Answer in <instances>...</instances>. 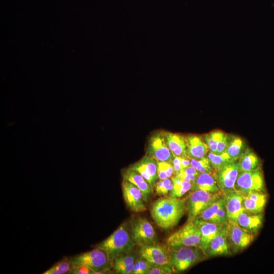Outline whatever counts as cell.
<instances>
[{"label":"cell","instance_id":"cell-18","mask_svg":"<svg viewBox=\"0 0 274 274\" xmlns=\"http://www.w3.org/2000/svg\"><path fill=\"white\" fill-rule=\"evenodd\" d=\"M194 222L198 226L201 234L200 248L204 251L208 244L226 224H218L199 219H195Z\"/></svg>","mask_w":274,"mask_h":274},{"label":"cell","instance_id":"cell-8","mask_svg":"<svg viewBox=\"0 0 274 274\" xmlns=\"http://www.w3.org/2000/svg\"><path fill=\"white\" fill-rule=\"evenodd\" d=\"M226 235L231 254L239 253L246 249L253 241L255 236L236 222L229 221L227 224Z\"/></svg>","mask_w":274,"mask_h":274},{"label":"cell","instance_id":"cell-34","mask_svg":"<svg viewBox=\"0 0 274 274\" xmlns=\"http://www.w3.org/2000/svg\"><path fill=\"white\" fill-rule=\"evenodd\" d=\"M198 174L199 173L195 168L189 166L175 173V176L181 180L192 183Z\"/></svg>","mask_w":274,"mask_h":274},{"label":"cell","instance_id":"cell-1","mask_svg":"<svg viewBox=\"0 0 274 274\" xmlns=\"http://www.w3.org/2000/svg\"><path fill=\"white\" fill-rule=\"evenodd\" d=\"M186 199L170 196L158 198L151 207L152 218L160 228L164 230L173 228L186 211Z\"/></svg>","mask_w":274,"mask_h":274},{"label":"cell","instance_id":"cell-27","mask_svg":"<svg viewBox=\"0 0 274 274\" xmlns=\"http://www.w3.org/2000/svg\"><path fill=\"white\" fill-rule=\"evenodd\" d=\"M173 187L169 192V196L173 198H181L191 190L192 183L185 181L174 176L172 177Z\"/></svg>","mask_w":274,"mask_h":274},{"label":"cell","instance_id":"cell-38","mask_svg":"<svg viewBox=\"0 0 274 274\" xmlns=\"http://www.w3.org/2000/svg\"><path fill=\"white\" fill-rule=\"evenodd\" d=\"M217 216L219 224H227L228 222V218L224 203L218 210Z\"/></svg>","mask_w":274,"mask_h":274},{"label":"cell","instance_id":"cell-21","mask_svg":"<svg viewBox=\"0 0 274 274\" xmlns=\"http://www.w3.org/2000/svg\"><path fill=\"white\" fill-rule=\"evenodd\" d=\"M186 138L187 157L198 159L204 157L208 152V147L201 138L195 135L189 134Z\"/></svg>","mask_w":274,"mask_h":274},{"label":"cell","instance_id":"cell-10","mask_svg":"<svg viewBox=\"0 0 274 274\" xmlns=\"http://www.w3.org/2000/svg\"><path fill=\"white\" fill-rule=\"evenodd\" d=\"M130 230L131 239L139 246L156 243L157 236L154 228L145 218L134 219L131 223Z\"/></svg>","mask_w":274,"mask_h":274},{"label":"cell","instance_id":"cell-3","mask_svg":"<svg viewBox=\"0 0 274 274\" xmlns=\"http://www.w3.org/2000/svg\"><path fill=\"white\" fill-rule=\"evenodd\" d=\"M168 251L170 264L175 271H183L209 257L199 247H183Z\"/></svg>","mask_w":274,"mask_h":274},{"label":"cell","instance_id":"cell-39","mask_svg":"<svg viewBox=\"0 0 274 274\" xmlns=\"http://www.w3.org/2000/svg\"><path fill=\"white\" fill-rule=\"evenodd\" d=\"M138 259L140 265L139 274H148L153 265L140 257Z\"/></svg>","mask_w":274,"mask_h":274},{"label":"cell","instance_id":"cell-13","mask_svg":"<svg viewBox=\"0 0 274 274\" xmlns=\"http://www.w3.org/2000/svg\"><path fill=\"white\" fill-rule=\"evenodd\" d=\"M122 189L124 201L131 211L139 213L147 210L142 193L136 186L123 180Z\"/></svg>","mask_w":274,"mask_h":274},{"label":"cell","instance_id":"cell-7","mask_svg":"<svg viewBox=\"0 0 274 274\" xmlns=\"http://www.w3.org/2000/svg\"><path fill=\"white\" fill-rule=\"evenodd\" d=\"M235 190L243 196L250 191L265 192L263 172L260 167L249 171H241L235 184Z\"/></svg>","mask_w":274,"mask_h":274},{"label":"cell","instance_id":"cell-23","mask_svg":"<svg viewBox=\"0 0 274 274\" xmlns=\"http://www.w3.org/2000/svg\"><path fill=\"white\" fill-rule=\"evenodd\" d=\"M166 145L174 155L187 158L186 138L180 134L163 132Z\"/></svg>","mask_w":274,"mask_h":274},{"label":"cell","instance_id":"cell-29","mask_svg":"<svg viewBox=\"0 0 274 274\" xmlns=\"http://www.w3.org/2000/svg\"><path fill=\"white\" fill-rule=\"evenodd\" d=\"M244 144L242 140L237 136H231L226 149V152L234 161L238 160L243 153Z\"/></svg>","mask_w":274,"mask_h":274},{"label":"cell","instance_id":"cell-24","mask_svg":"<svg viewBox=\"0 0 274 274\" xmlns=\"http://www.w3.org/2000/svg\"><path fill=\"white\" fill-rule=\"evenodd\" d=\"M132 251L116 256L112 261L113 269L118 274H132L135 261V254Z\"/></svg>","mask_w":274,"mask_h":274},{"label":"cell","instance_id":"cell-9","mask_svg":"<svg viewBox=\"0 0 274 274\" xmlns=\"http://www.w3.org/2000/svg\"><path fill=\"white\" fill-rule=\"evenodd\" d=\"M241 171L238 160L228 162L215 169L213 174L223 195L235 190V184Z\"/></svg>","mask_w":274,"mask_h":274},{"label":"cell","instance_id":"cell-14","mask_svg":"<svg viewBox=\"0 0 274 274\" xmlns=\"http://www.w3.org/2000/svg\"><path fill=\"white\" fill-rule=\"evenodd\" d=\"M129 168L138 172L150 184L153 190L158 179L157 162L156 160L146 156Z\"/></svg>","mask_w":274,"mask_h":274},{"label":"cell","instance_id":"cell-36","mask_svg":"<svg viewBox=\"0 0 274 274\" xmlns=\"http://www.w3.org/2000/svg\"><path fill=\"white\" fill-rule=\"evenodd\" d=\"M175 270L170 264L153 265L148 274H171Z\"/></svg>","mask_w":274,"mask_h":274},{"label":"cell","instance_id":"cell-25","mask_svg":"<svg viewBox=\"0 0 274 274\" xmlns=\"http://www.w3.org/2000/svg\"><path fill=\"white\" fill-rule=\"evenodd\" d=\"M241 171H249L260 167L261 162L257 155L250 149L245 150L238 159Z\"/></svg>","mask_w":274,"mask_h":274},{"label":"cell","instance_id":"cell-20","mask_svg":"<svg viewBox=\"0 0 274 274\" xmlns=\"http://www.w3.org/2000/svg\"><path fill=\"white\" fill-rule=\"evenodd\" d=\"M263 221L262 214H252L244 211L237 217L236 223L247 231L256 235L261 228Z\"/></svg>","mask_w":274,"mask_h":274},{"label":"cell","instance_id":"cell-30","mask_svg":"<svg viewBox=\"0 0 274 274\" xmlns=\"http://www.w3.org/2000/svg\"><path fill=\"white\" fill-rule=\"evenodd\" d=\"M189 159L190 166L195 168L199 173H207L213 175L215 169L207 157L198 159Z\"/></svg>","mask_w":274,"mask_h":274},{"label":"cell","instance_id":"cell-40","mask_svg":"<svg viewBox=\"0 0 274 274\" xmlns=\"http://www.w3.org/2000/svg\"><path fill=\"white\" fill-rule=\"evenodd\" d=\"M94 271L85 266H74L69 274H93Z\"/></svg>","mask_w":274,"mask_h":274},{"label":"cell","instance_id":"cell-16","mask_svg":"<svg viewBox=\"0 0 274 274\" xmlns=\"http://www.w3.org/2000/svg\"><path fill=\"white\" fill-rule=\"evenodd\" d=\"M267 201V194L260 191H250L243 196L242 205L245 211L252 214H261Z\"/></svg>","mask_w":274,"mask_h":274},{"label":"cell","instance_id":"cell-6","mask_svg":"<svg viewBox=\"0 0 274 274\" xmlns=\"http://www.w3.org/2000/svg\"><path fill=\"white\" fill-rule=\"evenodd\" d=\"M223 196V193H211L201 190L192 191L186 199L187 222L193 221L203 211Z\"/></svg>","mask_w":274,"mask_h":274},{"label":"cell","instance_id":"cell-5","mask_svg":"<svg viewBox=\"0 0 274 274\" xmlns=\"http://www.w3.org/2000/svg\"><path fill=\"white\" fill-rule=\"evenodd\" d=\"M201 234L194 221L187 222L183 226L171 234L166 241L168 250L183 247H200Z\"/></svg>","mask_w":274,"mask_h":274},{"label":"cell","instance_id":"cell-19","mask_svg":"<svg viewBox=\"0 0 274 274\" xmlns=\"http://www.w3.org/2000/svg\"><path fill=\"white\" fill-rule=\"evenodd\" d=\"M195 190L211 193H223L214 176L207 173H199L193 181L191 190Z\"/></svg>","mask_w":274,"mask_h":274},{"label":"cell","instance_id":"cell-4","mask_svg":"<svg viewBox=\"0 0 274 274\" xmlns=\"http://www.w3.org/2000/svg\"><path fill=\"white\" fill-rule=\"evenodd\" d=\"M74 266H85L98 274L99 272L113 268L112 261L103 249H94L68 257Z\"/></svg>","mask_w":274,"mask_h":274},{"label":"cell","instance_id":"cell-35","mask_svg":"<svg viewBox=\"0 0 274 274\" xmlns=\"http://www.w3.org/2000/svg\"><path fill=\"white\" fill-rule=\"evenodd\" d=\"M157 174L160 180L170 178L174 173L173 165L171 163L165 161H157Z\"/></svg>","mask_w":274,"mask_h":274},{"label":"cell","instance_id":"cell-12","mask_svg":"<svg viewBox=\"0 0 274 274\" xmlns=\"http://www.w3.org/2000/svg\"><path fill=\"white\" fill-rule=\"evenodd\" d=\"M148 154L157 161L171 163L174 155L168 148L163 132H156L151 137L148 146Z\"/></svg>","mask_w":274,"mask_h":274},{"label":"cell","instance_id":"cell-17","mask_svg":"<svg viewBox=\"0 0 274 274\" xmlns=\"http://www.w3.org/2000/svg\"><path fill=\"white\" fill-rule=\"evenodd\" d=\"M243 196L236 191L223 195V200L228 221L236 222L238 216L245 211L242 201Z\"/></svg>","mask_w":274,"mask_h":274},{"label":"cell","instance_id":"cell-31","mask_svg":"<svg viewBox=\"0 0 274 274\" xmlns=\"http://www.w3.org/2000/svg\"><path fill=\"white\" fill-rule=\"evenodd\" d=\"M222 132L219 130H214L203 136L204 143L211 152L216 154L217 146Z\"/></svg>","mask_w":274,"mask_h":274},{"label":"cell","instance_id":"cell-26","mask_svg":"<svg viewBox=\"0 0 274 274\" xmlns=\"http://www.w3.org/2000/svg\"><path fill=\"white\" fill-rule=\"evenodd\" d=\"M223 203V196L203 211L196 218L219 224L217 214L218 210Z\"/></svg>","mask_w":274,"mask_h":274},{"label":"cell","instance_id":"cell-32","mask_svg":"<svg viewBox=\"0 0 274 274\" xmlns=\"http://www.w3.org/2000/svg\"><path fill=\"white\" fill-rule=\"evenodd\" d=\"M206 157L209 159L214 169L228 162L234 161L225 152L220 154H216L210 152L208 153Z\"/></svg>","mask_w":274,"mask_h":274},{"label":"cell","instance_id":"cell-41","mask_svg":"<svg viewBox=\"0 0 274 274\" xmlns=\"http://www.w3.org/2000/svg\"><path fill=\"white\" fill-rule=\"evenodd\" d=\"M140 265L138 259H136L134 262L133 269L132 274H139Z\"/></svg>","mask_w":274,"mask_h":274},{"label":"cell","instance_id":"cell-15","mask_svg":"<svg viewBox=\"0 0 274 274\" xmlns=\"http://www.w3.org/2000/svg\"><path fill=\"white\" fill-rule=\"evenodd\" d=\"M226 226L227 224L208 244L204 252L209 257L231 255L227 241Z\"/></svg>","mask_w":274,"mask_h":274},{"label":"cell","instance_id":"cell-2","mask_svg":"<svg viewBox=\"0 0 274 274\" xmlns=\"http://www.w3.org/2000/svg\"><path fill=\"white\" fill-rule=\"evenodd\" d=\"M135 245L127 231L126 223H122L113 233L95 245L94 248L106 251L113 261L116 256L132 251Z\"/></svg>","mask_w":274,"mask_h":274},{"label":"cell","instance_id":"cell-22","mask_svg":"<svg viewBox=\"0 0 274 274\" xmlns=\"http://www.w3.org/2000/svg\"><path fill=\"white\" fill-rule=\"evenodd\" d=\"M123 180L136 186L142 192L144 201L147 202L152 189L150 184L136 171L128 168L123 174Z\"/></svg>","mask_w":274,"mask_h":274},{"label":"cell","instance_id":"cell-33","mask_svg":"<svg viewBox=\"0 0 274 274\" xmlns=\"http://www.w3.org/2000/svg\"><path fill=\"white\" fill-rule=\"evenodd\" d=\"M173 187V182L169 178L161 179L157 182L154 189L158 195H165L169 193Z\"/></svg>","mask_w":274,"mask_h":274},{"label":"cell","instance_id":"cell-28","mask_svg":"<svg viewBox=\"0 0 274 274\" xmlns=\"http://www.w3.org/2000/svg\"><path fill=\"white\" fill-rule=\"evenodd\" d=\"M74 266L68 257H64L54 263L50 268L43 272V274H69Z\"/></svg>","mask_w":274,"mask_h":274},{"label":"cell","instance_id":"cell-37","mask_svg":"<svg viewBox=\"0 0 274 274\" xmlns=\"http://www.w3.org/2000/svg\"><path fill=\"white\" fill-rule=\"evenodd\" d=\"M231 138V135L222 132L218 142L217 153L216 154H220L225 152L230 142Z\"/></svg>","mask_w":274,"mask_h":274},{"label":"cell","instance_id":"cell-11","mask_svg":"<svg viewBox=\"0 0 274 274\" xmlns=\"http://www.w3.org/2000/svg\"><path fill=\"white\" fill-rule=\"evenodd\" d=\"M139 255L140 258L153 265L170 264L169 251L166 246L156 243L141 246Z\"/></svg>","mask_w":274,"mask_h":274}]
</instances>
